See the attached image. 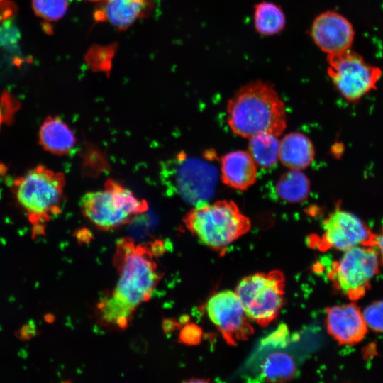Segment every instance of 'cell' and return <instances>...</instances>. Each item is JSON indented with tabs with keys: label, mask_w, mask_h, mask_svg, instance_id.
Here are the masks:
<instances>
[{
	"label": "cell",
	"mask_w": 383,
	"mask_h": 383,
	"mask_svg": "<svg viewBox=\"0 0 383 383\" xmlns=\"http://www.w3.org/2000/svg\"><path fill=\"white\" fill-rule=\"evenodd\" d=\"M155 255L153 248L131 238L118 240L113 256L118 279L111 294L98 304L106 323L126 328L136 308L150 299L162 277Z\"/></svg>",
	"instance_id": "obj_1"
},
{
	"label": "cell",
	"mask_w": 383,
	"mask_h": 383,
	"mask_svg": "<svg viewBox=\"0 0 383 383\" xmlns=\"http://www.w3.org/2000/svg\"><path fill=\"white\" fill-rule=\"evenodd\" d=\"M227 123L235 134L243 138L262 133L279 137L287 127L285 106L272 84L251 82L229 99Z\"/></svg>",
	"instance_id": "obj_2"
},
{
	"label": "cell",
	"mask_w": 383,
	"mask_h": 383,
	"mask_svg": "<svg viewBox=\"0 0 383 383\" xmlns=\"http://www.w3.org/2000/svg\"><path fill=\"white\" fill-rule=\"evenodd\" d=\"M65 185L63 173L40 165L13 180L12 192L35 235L43 233L44 224L61 212Z\"/></svg>",
	"instance_id": "obj_3"
},
{
	"label": "cell",
	"mask_w": 383,
	"mask_h": 383,
	"mask_svg": "<svg viewBox=\"0 0 383 383\" xmlns=\"http://www.w3.org/2000/svg\"><path fill=\"white\" fill-rule=\"evenodd\" d=\"M186 228L209 248L224 251L246 234L251 222L233 201L204 202L191 209L183 218Z\"/></svg>",
	"instance_id": "obj_4"
},
{
	"label": "cell",
	"mask_w": 383,
	"mask_h": 383,
	"mask_svg": "<svg viewBox=\"0 0 383 383\" xmlns=\"http://www.w3.org/2000/svg\"><path fill=\"white\" fill-rule=\"evenodd\" d=\"M216 170L211 164L182 152L161 164L160 178L166 192L196 206L213 194Z\"/></svg>",
	"instance_id": "obj_5"
},
{
	"label": "cell",
	"mask_w": 383,
	"mask_h": 383,
	"mask_svg": "<svg viewBox=\"0 0 383 383\" xmlns=\"http://www.w3.org/2000/svg\"><path fill=\"white\" fill-rule=\"evenodd\" d=\"M83 215L98 228H117L145 212L148 206L131 191L113 179H108L103 190L86 193L80 199Z\"/></svg>",
	"instance_id": "obj_6"
},
{
	"label": "cell",
	"mask_w": 383,
	"mask_h": 383,
	"mask_svg": "<svg viewBox=\"0 0 383 383\" xmlns=\"http://www.w3.org/2000/svg\"><path fill=\"white\" fill-rule=\"evenodd\" d=\"M235 292L251 321L265 326L277 317L283 305L284 277L279 270L257 272L243 277Z\"/></svg>",
	"instance_id": "obj_7"
},
{
	"label": "cell",
	"mask_w": 383,
	"mask_h": 383,
	"mask_svg": "<svg viewBox=\"0 0 383 383\" xmlns=\"http://www.w3.org/2000/svg\"><path fill=\"white\" fill-rule=\"evenodd\" d=\"M380 264L373 246H356L344 251L341 257L332 264L328 277L337 290L355 301L365 295Z\"/></svg>",
	"instance_id": "obj_8"
},
{
	"label": "cell",
	"mask_w": 383,
	"mask_h": 383,
	"mask_svg": "<svg viewBox=\"0 0 383 383\" xmlns=\"http://www.w3.org/2000/svg\"><path fill=\"white\" fill-rule=\"evenodd\" d=\"M328 74L338 92L348 101H360L373 89L382 70L367 63L359 54L347 50L328 54Z\"/></svg>",
	"instance_id": "obj_9"
},
{
	"label": "cell",
	"mask_w": 383,
	"mask_h": 383,
	"mask_svg": "<svg viewBox=\"0 0 383 383\" xmlns=\"http://www.w3.org/2000/svg\"><path fill=\"white\" fill-rule=\"evenodd\" d=\"M206 311L228 344L245 340L254 332L251 320L235 291L226 289L213 294L206 304Z\"/></svg>",
	"instance_id": "obj_10"
},
{
	"label": "cell",
	"mask_w": 383,
	"mask_h": 383,
	"mask_svg": "<svg viewBox=\"0 0 383 383\" xmlns=\"http://www.w3.org/2000/svg\"><path fill=\"white\" fill-rule=\"evenodd\" d=\"M323 233L317 245L321 250L345 251L360 245L372 246L374 233L354 213L337 208L323 221Z\"/></svg>",
	"instance_id": "obj_11"
},
{
	"label": "cell",
	"mask_w": 383,
	"mask_h": 383,
	"mask_svg": "<svg viewBox=\"0 0 383 383\" xmlns=\"http://www.w3.org/2000/svg\"><path fill=\"white\" fill-rule=\"evenodd\" d=\"M311 33L316 45L328 55L349 50L355 36L350 21L332 11L322 13L315 18Z\"/></svg>",
	"instance_id": "obj_12"
},
{
	"label": "cell",
	"mask_w": 383,
	"mask_h": 383,
	"mask_svg": "<svg viewBox=\"0 0 383 383\" xmlns=\"http://www.w3.org/2000/svg\"><path fill=\"white\" fill-rule=\"evenodd\" d=\"M326 325L328 333L339 344L346 345L360 342L368 329L362 311L354 303L328 308Z\"/></svg>",
	"instance_id": "obj_13"
},
{
	"label": "cell",
	"mask_w": 383,
	"mask_h": 383,
	"mask_svg": "<svg viewBox=\"0 0 383 383\" xmlns=\"http://www.w3.org/2000/svg\"><path fill=\"white\" fill-rule=\"evenodd\" d=\"M257 174V165L248 151L230 152L221 160V180L231 188L247 190L255 183Z\"/></svg>",
	"instance_id": "obj_14"
},
{
	"label": "cell",
	"mask_w": 383,
	"mask_h": 383,
	"mask_svg": "<svg viewBox=\"0 0 383 383\" xmlns=\"http://www.w3.org/2000/svg\"><path fill=\"white\" fill-rule=\"evenodd\" d=\"M104 4L95 13L98 21H108L119 30H126L134 22L150 14L152 2L149 0H103Z\"/></svg>",
	"instance_id": "obj_15"
},
{
	"label": "cell",
	"mask_w": 383,
	"mask_h": 383,
	"mask_svg": "<svg viewBox=\"0 0 383 383\" xmlns=\"http://www.w3.org/2000/svg\"><path fill=\"white\" fill-rule=\"evenodd\" d=\"M38 139L45 150L57 155L70 153L76 144L74 132L58 116L45 119L40 128Z\"/></svg>",
	"instance_id": "obj_16"
},
{
	"label": "cell",
	"mask_w": 383,
	"mask_h": 383,
	"mask_svg": "<svg viewBox=\"0 0 383 383\" xmlns=\"http://www.w3.org/2000/svg\"><path fill=\"white\" fill-rule=\"evenodd\" d=\"M314 157L315 148L312 142L301 133H290L279 140V160L290 170L306 169Z\"/></svg>",
	"instance_id": "obj_17"
},
{
	"label": "cell",
	"mask_w": 383,
	"mask_h": 383,
	"mask_svg": "<svg viewBox=\"0 0 383 383\" xmlns=\"http://www.w3.org/2000/svg\"><path fill=\"white\" fill-rule=\"evenodd\" d=\"M296 372L294 358L282 351L268 354L260 365V377L266 382H287L295 377Z\"/></svg>",
	"instance_id": "obj_18"
},
{
	"label": "cell",
	"mask_w": 383,
	"mask_h": 383,
	"mask_svg": "<svg viewBox=\"0 0 383 383\" xmlns=\"http://www.w3.org/2000/svg\"><path fill=\"white\" fill-rule=\"evenodd\" d=\"M275 189L282 200L289 203H301L308 198L311 184L301 170L289 169L280 176Z\"/></svg>",
	"instance_id": "obj_19"
},
{
	"label": "cell",
	"mask_w": 383,
	"mask_h": 383,
	"mask_svg": "<svg viewBox=\"0 0 383 383\" xmlns=\"http://www.w3.org/2000/svg\"><path fill=\"white\" fill-rule=\"evenodd\" d=\"M279 148V140L272 134L262 133L249 138L248 152L262 168H270L277 162Z\"/></svg>",
	"instance_id": "obj_20"
},
{
	"label": "cell",
	"mask_w": 383,
	"mask_h": 383,
	"mask_svg": "<svg viewBox=\"0 0 383 383\" xmlns=\"http://www.w3.org/2000/svg\"><path fill=\"white\" fill-rule=\"evenodd\" d=\"M254 22L256 30L262 35H271L280 32L285 25L282 10L270 2H260L255 5Z\"/></svg>",
	"instance_id": "obj_21"
},
{
	"label": "cell",
	"mask_w": 383,
	"mask_h": 383,
	"mask_svg": "<svg viewBox=\"0 0 383 383\" xmlns=\"http://www.w3.org/2000/svg\"><path fill=\"white\" fill-rule=\"evenodd\" d=\"M35 13L40 18L55 21L61 19L68 8V0H32Z\"/></svg>",
	"instance_id": "obj_22"
},
{
	"label": "cell",
	"mask_w": 383,
	"mask_h": 383,
	"mask_svg": "<svg viewBox=\"0 0 383 383\" xmlns=\"http://www.w3.org/2000/svg\"><path fill=\"white\" fill-rule=\"evenodd\" d=\"M362 315L367 326L374 332L383 333V301H377L368 305Z\"/></svg>",
	"instance_id": "obj_23"
},
{
	"label": "cell",
	"mask_w": 383,
	"mask_h": 383,
	"mask_svg": "<svg viewBox=\"0 0 383 383\" xmlns=\"http://www.w3.org/2000/svg\"><path fill=\"white\" fill-rule=\"evenodd\" d=\"M199 328L196 326H189L184 328L181 335L182 339L186 343H194L199 338Z\"/></svg>",
	"instance_id": "obj_24"
},
{
	"label": "cell",
	"mask_w": 383,
	"mask_h": 383,
	"mask_svg": "<svg viewBox=\"0 0 383 383\" xmlns=\"http://www.w3.org/2000/svg\"><path fill=\"white\" fill-rule=\"evenodd\" d=\"M372 246L377 252L381 264H383V223L380 233L374 235Z\"/></svg>",
	"instance_id": "obj_25"
},
{
	"label": "cell",
	"mask_w": 383,
	"mask_h": 383,
	"mask_svg": "<svg viewBox=\"0 0 383 383\" xmlns=\"http://www.w3.org/2000/svg\"><path fill=\"white\" fill-rule=\"evenodd\" d=\"M89 1H102L103 0H88Z\"/></svg>",
	"instance_id": "obj_26"
}]
</instances>
